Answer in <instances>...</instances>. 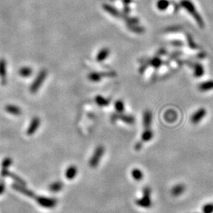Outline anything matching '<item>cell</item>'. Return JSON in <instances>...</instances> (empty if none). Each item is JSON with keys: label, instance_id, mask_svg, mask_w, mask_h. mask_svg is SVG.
<instances>
[{"label": "cell", "instance_id": "obj_1", "mask_svg": "<svg viewBox=\"0 0 213 213\" xmlns=\"http://www.w3.org/2000/svg\"><path fill=\"white\" fill-rule=\"evenodd\" d=\"M152 190L148 186H145L143 190V197L136 201V204L143 208H149L152 206L151 200Z\"/></svg>", "mask_w": 213, "mask_h": 213}, {"label": "cell", "instance_id": "obj_2", "mask_svg": "<svg viewBox=\"0 0 213 213\" xmlns=\"http://www.w3.org/2000/svg\"><path fill=\"white\" fill-rule=\"evenodd\" d=\"M105 152V148L102 145H99L96 148L91 159L89 160V166L92 168H96L99 164L100 161L102 158Z\"/></svg>", "mask_w": 213, "mask_h": 213}, {"label": "cell", "instance_id": "obj_3", "mask_svg": "<svg viewBox=\"0 0 213 213\" xmlns=\"http://www.w3.org/2000/svg\"><path fill=\"white\" fill-rule=\"evenodd\" d=\"M46 76H47V72H46V70H42V71L39 72V74L34 82H33L31 86V91L32 93H35L38 91L39 87L42 86V83L45 81Z\"/></svg>", "mask_w": 213, "mask_h": 213}, {"label": "cell", "instance_id": "obj_4", "mask_svg": "<svg viewBox=\"0 0 213 213\" xmlns=\"http://www.w3.org/2000/svg\"><path fill=\"white\" fill-rule=\"evenodd\" d=\"M39 205L46 208H53L57 205L58 201L54 198H48V197H38L37 199Z\"/></svg>", "mask_w": 213, "mask_h": 213}, {"label": "cell", "instance_id": "obj_5", "mask_svg": "<svg viewBox=\"0 0 213 213\" xmlns=\"http://www.w3.org/2000/svg\"><path fill=\"white\" fill-rule=\"evenodd\" d=\"M207 112L204 108L199 109L192 114L191 117V122L193 124H198V123L202 121L205 116Z\"/></svg>", "mask_w": 213, "mask_h": 213}, {"label": "cell", "instance_id": "obj_6", "mask_svg": "<svg viewBox=\"0 0 213 213\" xmlns=\"http://www.w3.org/2000/svg\"><path fill=\"white\" fill-rule=\"evenodd\" d=\"M114 117H113V118L116 119H119L121 121H123L125 123H127V124L132 125L134 124L135 122V118L133 117V116L130 115H126V114H122V113H119L118 114H114Z\"/></svg>", "mask_w": 213, "mask_h": 213}, {"label": "cell", "instance_id": "obj_7", "mask_svg": "<svg viewBox=\"0 0 213 213\" xmlns=\"http://www.w3.org/2000/svg\"><path fill=\"white\" fill-rule=\"evenodd\" d=\"M39 125H40V119L38 117L33 118L31 122V125H30L28 129L27 134L29 135H32L34 134V133L37 131Z\"/></svg>", "mask_w": 213, "mask_h": 213}, {"label": "cell", "instance_id": "obj_8", "mask_svg": "<svg viewBox=\"0 0 213 213\" xmlns=\"http://www.w3.org/2000/svg\"><path fill=\"white\" fill-rule=\"evenodd\" d=\"M152 121V114L149 110L145 111L143 114V124L145 129L150 128Z\"/></svg>", "mask_w": 213, "mask_h": 213}, {"label": "cell", "instance_id": "obj_9", "mask_svg": "<svg viewBox=\"0 0 213 213\" xmlns=\"http://www.w3.org/2000/svg\"><path fill=\"white\" fill-rule=\"evenodd\" d=\"M78 169L75 165H70L69 167L66 169L65 176L68 180H72L74 179L75 176L77 175Z\"/></svg>", "mask_w": 213, "mask_h": 213}, {"label": "cell", "instance_id": "obj_10", "mask_svg": "<svg viewBox=\"0 0 213 213\" xmlns=\"http://www.w3.org/2000/svg\"><path fill=\"white\" fill-rule=\"evenodd\" d=\"M110 53V50L108 48H103L98 53L97 56H96V60L99 62L104 61L105 60L108 58Z\"/></svg>", "mask_w": 213, "mask_h": 213}, {"label": "cell", "instance_id": "obj_11", "mask_svg": "<svg viewBox=\"0 0 213 213\" xmlns=\"http://www.w3.org/2000/svg\"><path fill=\"white\" fill-rule=\"evenodd\" d=\"M199 89L201 91H208L213 89V81H208L201 83L199 85Z\"/></svg>", "mask_w": 213, "mask_h": 213}, {"label": "cell", "instance_id": "obj_12", "mask_svg": "<svg viewBox=\"0 0 213 213\" xmlns=\"http://www.w3.org/2000/svg\"><path fill=\"white\" fill-rule=\"evenodd\" d=\"M153 136H154V134H153V132L150 128L145 129L144 132H143L141 135V139L143 141L148 142L151 141L152 138H153Z\"/></svg>", "mask_w": 213, "mask_h": 213}, {"label": "cell", "instance_id": "obj_13", "mask_svg": "<svg viewBox=\"0 0 213 213\" xmlns=\"http://www.w3.org/2000/svg\"><path fill=\"white\" fill-rule=\"evenodd\" d=\"M105 75L104 73H98V72H91L88 75V79L92 82H98L102 79V76Z\"/></svg>", "mask_w": 213, "mask_h": 213}, {"label": "cell", "instance_id": "obj_14", "mask_svg": "<svg viewBox=\"0 0 213 213\" xmlns=\"http://www.w3.org/2000/svg\"><path fill=\"white\" fill-rule=\"evenodd\" d=\"M95 102L100 106H106L109 104V101L108 99L103 97L102 96L98 95L95 97Z\"/></svg>", "mask_w": 213, "mask_h": 213}, {"label": "cell", "instance_id": "obj_15", "mask_svg": "<svg viewBox=\"0 0 213 213\" xmlns=\"http://www.w3.org/2000/svg\"><path fill=\"white\" fill-rule=\"evenodd\" d=\"M184 190H185V187L184 185H181V184L176 185L172 189L171 193L173 196H174V197H177V196L181 195L182 193L184 192Z\"/></svg>", "mask_w": 213, "mask_h": 213}, {"label": "cell", "instance_id": "obj_16", "mask_svg": "<svg viewBox=\"0 0 213 213\" xmlns=\"http://www.w3.org/2000/svg\"><path fill=\"white\" fill-rule=\"evenodd\" d=\"M132 176L133 179L137 181H141L143 178V172L141 170V169H138V168H135V169H132Z\"/></svg>", "mask_w": 213, "mask_h": 213}, {"label": "cell", "instance_id": "obj_17", "mask_svg": "<svg viewBox=\"0 0 213 213\" xmlns=\"http://www.w3.org/2000/svg\"><path fill=\"white\" fill-rule=\"evenodd\" d=\"M63 188V184L60 181H55L50 185V190L53 192H58Z\"/></svg>", "mask_w": 213, "mask_h": 213}, {"label": "cell", "instance_id": "obj_18", "mask_svg": "<svg viewBox=\"0 0 213 213\" xmlns=\"http://www.w3.org/2000/svg\"><path fill=\"white\" fill-rule=\"evenodd\" d=\"M177 118V115H176V113L173 111V110H169L165 113V118L167 121L169 122H172L174 121Z\"/></svg>", "mask_w": 213, "mask_h": 213}, {"label": "cell", "instance_id": "obj_19", "mask_svg": "<svg viewBox=\"0 0 213 213\" xmlns=\"http://www.w3.org/2000/svg\"><path fill=\"white\" fill-rule=\"evenodd\" d=\"M115 109L118 113H122L125 110V105L124 102L121 100H118V101L115 102Z\"/></svg>", "mask_w": 213, "mask_h": 213}, {"label": "cell", "instance_id": "obj_20", "mask_svg": "<svg viewBox=\"0 0 213 213\" xmlns=\"http://www.w3.org/2000/svg\"><path fill=\"white\" fill-rule=\"evenodd\" d=\"M6 75V62L4 60H0V76L2 79H5Z\"/></svg>", "mask_w": 213, "mask_h": 213}, {"label": "cell", "instance_id": "obj_21", "mask_svg": "<svg viewBox=\"0 0 213 213\" xmlns=\"http://www.w3.org/2000/svg\"><path fill=\"white\" fill-rule=\"evenodd\" d=\"M20 74L24 77H28L32 74V69L30 67H24L20 70Z\"/></svg>", "mask_w": 213, "mask_h": 213}, {"label": "cell", "instance_id": "obj_22", "mask_svg": "<svg viewBox=\"0 0 213 213\" xmlns=\"http://www.w3.org/2000/svg\"><path fill=\"white\" fill-rule=\"evenodd\" d=\"M6 110H8V112L11 113L13 114H19L21 113L20 109L19 107H17L15 106H8V107L6 108Z\"/></svg>", "mask_w": 213, "mask_h": 213}, {"label": "cell", "instance_id": "obj_23", "mask_svg": "<svg viewBox=\"0 0 213 213\" xmlns=\"http://www.w3.org/2000/svg\"><path fill=\"white\" fill-rule=\"evenodd\" d=\"M162 64V61L158 58H154L150 60V65L154 68H158Z\"/></svg>", "mask_w": 213, "mask_h": 213}, {"label": "cell", "instance_id": "obj_24", "mask_svg": "<svg viewBox=\"0 0 213 213\" xmlns=\"http://www.w3.org/2000/svg\"><path fill=\"white\" fill-rule=\"evenodd\" d=\"M204 74V69L201 65H197L195 68V75L196 76H201Z\"/></svg>", "mask_w": 213, "mask_h": 213}, {"label": "cell", "instance_id": "obj_25", "mask_svg": "<svg viewBox=\"0 0 213 213\" xmlns=\"http://www.w3.org/2000/svg\"><path fill=\"white\" fill-rule=\"evenodd\" d=\"M205 213H211L213 212V205H207L204 208Z\"/></svg>", "mask_w": 213, "mask_h": 213}, {"label": "cell", "instance_id": "obj_26", "mask_svg": "<svg viewBox=\"0 0 213 213\" xmlns=\"http://www.w3.org/2000/svg\"><path fill=\"white\" fill-rule=\"evenodd\" d=\"M167 6H168L167 3H166L165 2H162L158 4V8L160 9H165L166 7H167Z\"/></svg>", "mask_w": 213, "mask_h": 213}, {"label": "cell", "instance_id": "obj_27", "mask_svg": "<svg viewBox=\"0 0 213 213\" xmlns=\"http://www.w3.org/2000/svg\"><path fill=\"white\" fill-rule=\"evenodd\" d=\"M141 148H142V143H136V145H135L136 150L139 151Z\"/></svg>", "mask_w": 213, "mask_h": 213}]
</instances>
